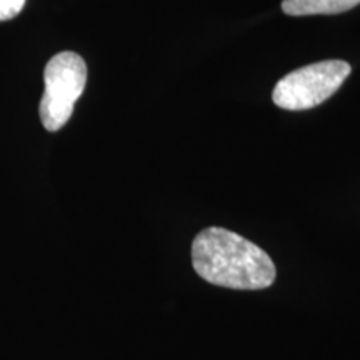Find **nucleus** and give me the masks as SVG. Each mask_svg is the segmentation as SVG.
<instances>
[{
  "label": "nucleus",
  "instance_id": "1",
  "mask_svg": "<svg viewBox=\"0 0 360 360\" xmlns=\"http://www.w3.org/2000/svg\"><path fill=\"white\" fill-rule=\"evenodd\" d=\"M192 264L204 281L236 290L267 289L277 276L269 254L222 227H209L193 238Z\"/></svg>",
  "mask_w": 360,
  "mask_h": 360
},
{
  "label": "nucleus",
  "instance_id": "2",
  "mask_svg": "<svg viewBox=\"0 0 360 360\" xmlns=\"http://www.w3.org/2000/svg\"><path fill=\"white\" fill-rule=\"evenodd\" d=\"M44 84L39 115L49 132H57L69 122L75 102L82 96L87 84L85 60L70 51L57 53L45 67Z\"/></svg>",
  "mask_w": 360,
  "mask_h": 360
},
{
  "label": "nucleus",
  "instance_id": "3",
  "mask_svg": "<svg viewBox=\"0 0 360 360\" xmlns=\"http://www.w3.org/2000/svg\"><path fill=\"white\" fill-rule=\"evenodd\" d=\"M344 60H323L300 67L278 80L272 98L285 110H307L332 97L350 75Z\"/></svg>",
  "mask_w": 360,
  "mask_h": 360
},
{
  "label": "nucleus",
  "instance_id": "4",
  "mask_svg": "<svg viewBox=\"0 0 360 360\" xmlns=\"http://www.w3.org/2000/svg\"><path fill=\"white\" fill-rule=\"evenodd\" d=\"M360 0H283L282 11L287 15H330L357 7Z\"/></svg>",
  "mask_w": 360,
  "mask_h": 360
},
{
  "label": "nucleus",
  "instance_id": "5",
  "mask_svg": "<svg viewBox=\"0 0 360 360\" xmlns=\"http://www.w3.org/2000/svg\"><path fill=\"white\" fill-rule=\"evenodd\" d=\"M25 0H0V22L11 20L20 13Z\"/></svg>",
  "mask_w": 360,
  "mask_h": 360
}]
</instances>
